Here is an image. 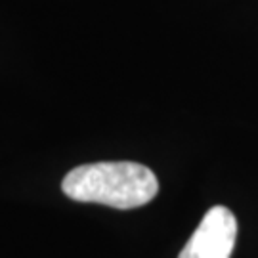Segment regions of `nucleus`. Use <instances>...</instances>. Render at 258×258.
<instances>
[{
	"label": "nucleus",
	"mask_w": 258,
	"mask_h": 258,
	"mask_svg": "<svg viewBox=\"0 0 258 258\" xmlns=\"http://www.w3.org/2000/svg\"><path fill=\"white\" fill-rule=\"evenodd\" d=\"M237 239V220L222 205L207 211L178 258H230Z\"/></svg>",
	"instance_id": "obj_2"
},
{
	"label": "nucleus",
	"mask_w": 258,
	"mask_h": 258,
	"mask_svg": "<svg viewBox=\"0 0 258 258\" xmlns=\"http://www.w3.org/2000/svg\"><path fill=\"white\" fill-rule=\"evenodd\" d=\"M61 189L79 203H98L126 211L148 205L159 191V182L148 166L111 161L73 168L63 178Z\"/></svg>",
	"instance_id": "obj_1"
}]
</instances>
